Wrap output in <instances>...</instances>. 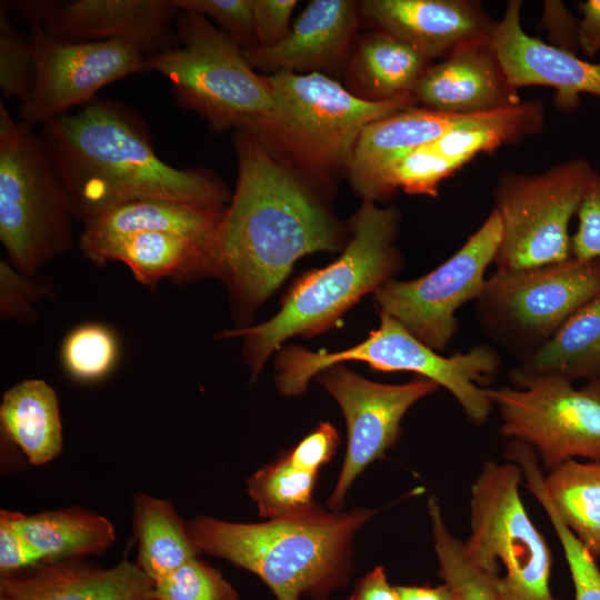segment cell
I'll return each mask as SVG.
<instances>
[{
	"mask_svg": "<svg viewBox=\"0 0 600 600\" xmlns=\"http://www.w3.org/2000/svg\"><path fill=\"white\" fill-rule=\"evenodd\" d=\"M347 361L367 363L380 372H412L448 390L468 419L480 426L489 418L492 403L484 392L501 367V358L489 344L446 357L414 338L394 319L380 314L376 330L361 342L336 352L311 351L286 346L276 360V386L286 397L307 390L313 377Z\"/></svg>",
	"mask_w": 600,
	"mask_h": 600,
	"instance_id": "obj_6",
	"label": "cell"
},
{
	"mask_svg": "<svg viewBox=\"0 0 600 600\" xmlns=\"http://www.w3.org/2000/svg\"><path fill=\"white\" fill-rule=\"evenodd\" d=\"M42 562L23 538L18 511H0V574L19 571Z\"/></svg>",
	"mask_w": 600,
	"mask_h": 600,
	"instance_id": "obj_43",
	"label": "cell"
},
{
	"mask_svg": "<svg viewBox=\"0 0 600 600\" xmlns=\"http://www.w3.org/2000/svg\"><path fill=\"white\" fill-rule=\"evenodd\" d=\"M154 600V599H153Z\"/></svg>",
	"mask_w": 600,
	"mask_h": 600,
	"instance_id": "obj_49",
	"label": "cell"
},
{
	"mask_svg": "<svg viewBox=\"0 0 600 600\" xmlns=\"http://www.w3.org/2000/svg\"><path fill=\"white\" fill-rule=\"evenodd\" d=\"M119 341L113 330L90 322L73 328L64 338L60 358L67 373L82 382L107 377L119 359Z\"/></svg>",
	"mask_w": 600,
	"mask_h": 600,
	"instance_id": "obj_35",
	"label": "cell"
},
{
	"mask_svg": "<svg viewBox=\"0 0 600 600\" xmlns=\"http://www.w3.org/2000/svg\"><path fill=\"white\" fill-rule=\"evenodd\" d=\"M397 589L401 600H457L446 582L437 587L397 586Z\"/></svg>",
	"mask_w": 600,
	"mask_h": 600,
	"instance_id": "obj_48",
	"label": "cell"
},
{
	"mask_svg": "<svg viewBox=\"0 0 600 600\" xmlns=\"http://www.w3.org/2000/svg\"><path fill=\"white\" fill-rule=\"evenodd\" d=\"M427 508L431 519L439 574L452 589L457 600H499L492 581L466 556L463 541L447 528L434 498H429Z\"/></svg>",
	"mask_w": 600,
	"mask_h": 600,
	"instance_id": "obj_33",
	"label": "cell"
},
{
	"mask_svg": "<svg viewBox=\"0 0 600 600\" xmlns=\"http://www.w3.org/2000/svg\"><path fill=\"white\" fill-rule=\"evenodd\" d=\"M132 512L138 544L136 563L153 582L198 557L189 523L169 499L134 494Z\"/></svg>",
	"mask_w": 600,
	"mask_h": 600,
	"instance_id": "obj_28",
	"label": "cell"
},
{
	"mask_svg": "<svg viewBox=\"0 0 600 600\" xmlns=\"http://www.w3.org/2000/svg\"><path fill=\"white\" fill-rule=\"evenodd\" d=\"M317 379L338 402L348 428L344 461L329 499L330 509L339 511L356 478L397 442L408 410L439 386L421 377L401 384L380 383L342 364L324 369Z\"/></svg>",
	"mask_w": 600,
	"mask_h": 600,
	"instance_id": "obj_15",
	"label": "cell"
},
{
	"mask_svg": "<svg viewBox=\"0 0 600 600\" xmlns=\"http://www.w3.org/2000/svg\"><path fill=\"white\" fill-rule=\"evenodd\" d=\"M174 0L59 1L46 29L74 42L121 40L146 58L178 43Z\"/></svg>",
	"mask_w": 600,
	"mask_h": 600,
	"instance_id": "obj_16",
	"label": "cell"
},
{
	"mask_svg": "<svg viewBox=\"0 0 600 600\" xmlns=\"http://www.w3.org/2000/svg\"><path fill=\"white\" fill-rule=\"evenodd\" d=\"M546 513L563 549L576 600H600V569L596 558L562 522L552 507H548Z\"/></svg>",
	"mask_w": 600,
	"mask_h": 600,
	"instance_id": "obj_39",
	"label": "cell"
},
{
	"mask_svg": "<svg viewBox=\"0 0 600 600\" xmlns=\"http://www.w3.org/2000/svg\"><path fill=\"white\" fill-rule=\"evenodd\" d=\"M600 380V296L572 314L539 350L509 372L513 386L533 377Z\"/></svg>",
	"mask_w": 600,
	"mask_h": 600,
	"instance_id": "obj_25",
	"label": "cell"
},
{
	"mask_svg": "<svg viewBox=\"0 0 600 600\" xmlns=\"http://www.w3.org/2000/svg\"><path fill=\"white\" fill-rule=\"evenodd\" d=\"M360 9L429 61L448 57L470 40L491 37L497 24L474 0H366Z\"/></svg>",
	"mask_w": 600,
	"mask_h": 600,
	"instance_id": "obj_20",
	"label": "cell"
},
{
	"mask_svg": "<svg viewBox=\"0 0 600 600\" xmlns=\"http://www.w3.org/2000/svg\"><path fill=\"white\" fill-rule=\"evenodd\" d=\"M429 60L398 38L382 31L369 34L356 57V74L367 99L381 101L413 96Z\"/></svg>",
	"mask_w": 600,
	"mask_h": 600,
	"instance_id": "obj_31",
	"label": "cell"
},
{
	"mask_svg": "<svg viewBox=\"0 0 600 600\" xmlns=\"http://www.w3.org/2000/svg\"><path fill=\"white\" fill-rule=\"evenodd\" d=\"M180 12L211 18L242 49L258 47L252 0H174Z\"/></svg>",
	"mask_w": 600,
	"mask_h": 600,
	"instance_id": "obj_38",
	"label": "cell"
},
{
	"mask_svg": "<svg viewBox=\"0 0 600 600\" xmlns=\"http://www.w3.org/2000/svg\"><path fill=\"white\" fill-rule=\"evenodd\" d=\"M238 177L216 237V278L237 311L252 313L303 256L349 238L324 201L258 138L237 131Z\"/></svg>",
	"mask_w": 600,
	"mask_h": 600,
	"instance_id": "obj_1",
	"label": "cell"
},
{
	"mask_svg": "<svg viewBox=\"0 0 600 600\" xmlns=\"http://www.w3.org/2000/svg\"><path fill=\"white\" fill-rule=\"evenodd\" d=\"M339 441L337 429L330 422H321L286 454L294 467L318 473L336 453Z\"/></svg>",
	"mask_w": 600,
	"mask_h": 600,
	"instance_id": "obj_42",
	"label": "cell"
},
{
	"mask_svg": "<svg viewBox=\"0 0 600 600\" xmlns=\"http://www.w3.org/2000/svg\"><path fill=\"white\" fill-rule=\"evenodd\" d=\"M18 526L42 562L100 556L117 539L108 518L79 506L33 514L18 512Z\"/></svg>",
	"mask_w": 600,
	"mask_h": 600,
	"instance_id": "obj_27",
	"label": "cell"
},
{
	"mask_svg": "<svg viewBox=\"0 0 600 600\" xmlns=\"http://www.w3.org/2000/svg\"><path fill=\"white\" fill-rule=\"evenodd\" d=\"M272 89L271 117L252 136L306 168L348 167L353 146L368 124L414 107L413 96L374 101L354 96L321 72L266 76ZM251 134V133H250Z\"/></svg>",
	"mask_w": 600,
	"mask_h": 600,
	"instance_id": "obj_8",
	"label": "cell"
},
{
	"mask_svg": "<svg viewBox=\"0 0 600 600\" xmlns=\"http://www.w3.org/2000/svg\"><path fill=\"white\" fill-rule=\"evenodd\" d=\"M578 229L571 236V257L600 259V172H597L577 213Z\"/></svg>",
	"mask_w": 600,
	"mask_h": 600,
	"instance_id": "obj_41",
	"label": "cell"
},
{
	"mask_svg": "<svg viewBox=\"0 0 600 600\" xmlns=\"http://www.w3.org/2000/svg\"><path fill=\"white\" fill-rule=\"evenodd\" d=\"M39 134L82 224L132 201L230 202L228 188L213 173L164 162L143 119L124 103L96 98L74 114L48 121Z\"/></svg>",
	"mask_w": 600,
	"mask_h": 600,
	"instance_id": "obj_2",
	"label": "cell"
},
{
	"mask_svg": "<svg viewBox=\"0 0 600 600\" xmlns=\"http://www.w3.org/2000/svg\"><path fill=\"white\" fill-rule=\"evenodd\" d=\"M153 587L127 559L103 567L66 558L0 574V600H153Z\"/></svg>",
	"mask_w": 600,
	"mask_h": 600,
	"instance_id": "obj_19",
	"label": "cell"
},
{
	"mask_svg": "<svg viewBox=\"0 0 600 600\" xmlns=\"http://www.w3.org/2000/svg\"><path fill=\"white\" fill-rule=\"evenodd\" d=\"M0 423L4 437L33 466H43L62 451L59 400L43 380H23L7 390L0 404Z\"/></svg>",
	"mask_w": 600,
	"mask_h": 600,
	"instance_id": "obj_26",
	"label": "cell"
},
{
	"mask_svg": "<svg viewBox=\"0 0 600 600\" xmlns=\"http://www.w3.org/2000/svg\"><path fill=\"white\" fill-rule=\"evenodd\" d=\"M600 296V259L498 270L476 299L484 334L519 360L543 347L580 308Z\"/></svg>",
	"mask_w": 600,
	"mask_h": 600,
	"instance_id": "obj_10",
	"label": "cell"
},
{
	"mask_svg": "<svg viewBox=\"0 0 600 600\" xmlns=\"http://www.w3.org/2000/svg\"><path fill=\"white\" fill-rule=\"evenodd\" d=\"M400 222L398 208H380L363 199L351 219V237L337 260L297 278L279 311L267 321L219 333L218 338H243V360L252 380L286 340L328 331L362 297L394 279L403 264L396 246Z\"/></svg>",
	"mask_w": 600,
	"mask_h": 600,
	"instance_id": "obj_4",
	"label": "cell"
},
{
	"mask_svg": "<svg viewBox=\"0 0 600 600\" xmlns=\"http://www.w3.org/2000/svg\"><path fill=\"white\" fill-rule=\"evenodd\" d=\"M349 600H401L397 586L390 584L383 567H376L354 586Z\"/></svg>",
	"mask_w": 600,
	"mask_h": 600,
	"instance_id": "obj_47",
	"label": "cell"
},
{
	"mask_svg": "<svg viewBox=\"0 0 600 600\" xmlns=\"http://www.w3.org/2000/svg\"><path fill=\"white\" fill-rule=\"evenodd\" d=\"M562 522L594 557H600V462L568 460L543 478Z\"/></svg>",
	"mask_w": 600,
	"mask_h": 600,
	"instance_id": "obj_30",
	"label": "cell"
},
{
	"mask_svg": "<svg viewBox=\"0 0 600 600\" xmlns=\"http://www.w3.org/2000/svg\"><path fill=\"white\" fill-rule=\"evenodd\" d=\"M297 0H252L258 47H272L290 32V19Z\"/></svg>",
	"mask_w": 600,
	"mask_h": 600,
	"instance_id": "obj_44",
	"label": "cell"
},
{
	"mask_svg": "<svg viewBox=\"0 0 600 600\" xmlns=\"http://www.w3.org/2000/svg\"><path fill=\"white\" fill-rule=\"evenodd\" d=\"M582 17L578 22V47L584 56L596 57L600 52V0L578 3Z\"/></svg>",
	"mask_w": 600,
	"mask_h": 600,
	"instance_id": "obj_46",
	"label": "cell"
},
{
	"mask_svg": "<svg viewBox=\"0 0 600 600\" xmlns=\"http://www.w3.org/2000/svg\"><path fill=\"white\" fill-rule=\"evenodd\" d=\"M10 262H0V311L2 319L30 320L32 306L42 289Z\"/></svg>",
	"mask_w": 600,
	"mask_h": 600,
	"instance_id": "obj_40",
	"label": "cell"
},
{
	"mask_svg": "<svg viewBox=\"0 0 600 600\" xmlns=\"http://www.w3.org/2000/svg\"><path fill=\"white\" fill-rule=\"evenodd\" d=\"M358 6L350 0H313L289 34L272 47L242 49L254 70L270 72H319L336 64L346 53L356 30Z\"/></svg>",
	"mask_w": 600,
	"mask_h": 600,
	"instance_id": "obj_21",
	"label": "cell"
},
{
	"mask_svg": "<svg viewBox=\"0 0 600 600\" xmlns=\"http://www.w3.org/2000/svg\"><path fill=\"white\" fill-rule=\"evenodd\" d=\"M484 392L499 410L500 433L532 447L549 470L574 458L600 462V380L576 388L539 376Z\"/></svg>",
	"mask_w": 600,
	"mask_h": 600,
	"instance_id": "obj_12",
	"label": "cell"
},
{
	"mask_svg": "<svg viewBox=\"0 0 600 600\" xmlns=\"http://www.w3.org/2000/svg\"><path fill=\"white\" fill-rule=\"evenodd\" d=\"M216 237L162 231L130 234L108 244L92 262H122L146 286L162 279L186 282L216 277Z\"/></svg>",
	"mask_w": 600,
	"mask_h": 600,
	"instance_id": "obj_23",
	"label": "cell"
},
{
	"mask_svg": "<svg viewBox=\"0 0 600 600\" xmlns=\"http://www.w3.org/2000/svg\"><path fill=\"white\" fill-rule=\"evenodd\" d=\"M502 238L493 209L449 259L413 280L391 279L374 293L380 314L398 321L426 346L442 352L458 330L457 311L476 300L486 283Z\"/></svg>",
	"mask_w": 600,
	"mask_h": 600,
	"instance_id": "obj_13",
	"label": "cell"
},
{
	"mask_svg": "<svg viewBox=\"0 0 600 600\" xmlns=\"http://www.w3.org/2000/svg\"><path fill=\"white\" fill-rule=\"evenodd\" d=\"M226 207L149 199L110 209L83 224L79 247L91 262L111 242L136 233L162 231L213 237Z\"/></svg>",
	"mask_w": 600,
	"mask_h": 600,
	"instance_id": "obj_24",
	"label": "cell"
},
{
	"mask_svg": "<svg viewBox=\"0 0 600 600\" xmlns=\"http://www.w3.org/2000/svg\"><path fill=\"white\" fill-rule=\"evenodd\" d=\"M546 12L543 23L547 24L551 33L553 44L562 50L576 53L578 47V22L560 1H546Z\"/></svg>",
	"mask_w": 600,
	"mask_h": 600,
	"instance_id": "obj_45",
	"label": "cell"
},
{
	"mask_svg": "<svg viewBox=\"0 0 600 600\" xmlns=\"http://www.w3.org/2000/svg\"><path fill=\"white\" fill-rule=\"evenodd\" d=\"M36 79L18 119L31 127L86 107L107 84L148 71L146 57L121 41L74 42L51 34L43 24L30 27Z\"/></svg>",
	"mask_w": 600,
	"mask_h": 600,
	"instance_id": "obj_14",
	"label": "cell"
},
{
	"mask_svg": "<svg viewBox=\"0 0 600 600\" xmlns=\"http://www.w3.org/2000/svg\"><path fill=\"white\" fill-rule=\"evenodd\" d=\"M521 479L512 461L484 463L471 487L464 553L499 600H559L550 590L551 550L521 500Z\"/></svg>",
	"mask_w": 600,
	"mask_h": 600,
	"instance_id": "obj_9",
	"label": "cell"
},
{
	"mask_svg": "<svg viewBox=\"0 0 600 600\" xmlns=\"http://www.w3.org/2000/svg\"><path fill=\"white\" fill-rule=\"evenodd\" d=\"M318 473L294 467L287 454L270 463L246 481L247 492L261 517L271 519L293 518L312 511V496Z\"/></svg>",
	"mask_w": 600,
	"mask_h": 600,
	"instance_id": "obj_32",
	"label": "cell"
},
{
	"mask_svg": "<svg viewBox=\"0 0 600 600\" xmlns=\"http://www.w3.org/2000/svg\"><path fill=\"white\" fill-rule=\"evenodd\" d=\"M480 114L410 107L368 124L360 132L347 167L354 190L366 199L393 162Z\"/></svg>",
	"mask_w": 600,
	"mask_h": 600,
	"instance_id": "obj_22",
	"label": "cell"
},
{
	"mask_svg": "<svg viewBox=\"0 0 600 600\" xmlns=\"http://www.w3.org/2000/svg\"><path fill=\"white\" fill-rule=\"evenodd\" d=\"M491 37L464 42L441 62L429 66L413 90L416 101L456 114L491 112L520 103L519 89L510 83Z\"/></svg>",
	"mask_w": 600,
	"mask_h": 600,
	"instance_id": "obj_17",
	"label": "cell"
},
{
	"mask_svg": "<svg viewBox=\"0 0 600 600\" xmlns=\"http://www.w3.org/2000/svg\"><path fill=\"white\" fill-rule=\"evenodd\" d=\"M597 172L588 160L576 158L539 174L502 173L493 192V209L502 223L493 262L497 269H528L569 260L570 221Z\"/></svg>",
	"mask_w": 600,
	"mask_h": 600,
	"instance_id": "obj_11",
	"label": "cell"
},
{
	"mask_svg": "<svg viewBox=\"0 0 600 600\" xmlns=\"http://www.w3.org/2000/svg\"><path fill=\"white\" fill-rule=\"evenodd\" d=\"M544 106L539 100L484 112L423 146L442 157L467 164L479 153L516 143L543 129Z\"/></svg>",
	"mask_w": 600,
	"mask_h": 600,
	"instance_id": "obj_29",
	"label": "cell"
},
{
	"mask_svg": "<svg viewBox=\"0 0 600 600\" xmlns=\"http://www.w3.org/2000/svg\"><path fill=\"white\" fill-rule=\"evenodd\" d=\"M464 163L437 154L424 147L400 158L377 179L366 199L377 201L402 190L410 194L436 197L440 183Z\"/></svg>",
	"mask_w": 600,
	"mask_h": 600,
	"instance_id": "obj_34",
	"label": "cell"
},
{
	"mask_svg": "<svg viewBox=\"0 0 600 600\" xmlns=\"http://www.w3.org/2000/svg\"><path fill=\"white\" fill-rule=\"evenodd\" d=\"M154 600H239L237 590L211 564L198 557L156 581Z\"/></svg>",
	"mask_w": 600,
	"mask_h": 600,
	"instance_id": "obj_37",
	"label": "cell"
},
{
	"mask_svg": "<svg viewBox=\"0 0 600 600\" xmlns=\"http://www.w3.org/2000/svg\"><path fill=\"white\" fill-rule=\"evenodd\" d=\"M68 189L31 126L0 103V240L10 263L34 277L72 246Z\"/></svg>",
	"mask_w": 600,
	"mask_h": 600,
	"instance_id": "obj_7",
	"label": "cell"
},
{
	"mask_svg": "<svg viewBox=\"0 0 600 600\" xmlns=\"http://www.w3.org/2000/svg\"><path fill=\"white\" fill-rule=\"evenodd\" d=\"M377 510L356 507L240 523L199 516L189 529L199 552L259 577L278 600H327L353 571V538Z\"/></svg>",
	"mask_w": 600,
	"mask_h": 600,
	"instance_id": "obj_3",
	"label": "cell"
},
{
	"mask_svg": "<svg viewBox=\"0 0 600 600\" xmlns=\"http://www.w3.org/2000/svg\"><path fill=\"white\" fill-rule=\"evenodd\" d=\"M522 1L509 0L492 32V42L510 83L517 89L547 86L557 90L556 103L572 110L582 93L600 98V63L578 58L531 37L521 27Z\"/></svg>",
	"mask_w": 600,
	"mask_h": 600,
	"instance_id": "obj_18",
	"label": "cell"
},
{
	"mask_svg": "<svg viewBox=\"0 0 600 600\" xmlns=\"http://www.w3.org/2000/svg\"><path fill=\"white\" fill-rule=\"evenodd\" d=\"M178 43L146 58L148 71L167 78L181 108L197 112L216 131L254 133L272 114L266 76L250 67L242 48L202 16L180 12Z\"/></svg>",
	"mask_w": 600,
	"mask_h": 600,
	"instance_id": "obj_5",
	"label": "cell"
},
{
	"mask_svg": "<svg viewBox=\"0 0 600 600\" xmlns=\"http://www.w3.org/2000/svg\"><path fill=\"white\" fill-rule=\"evenodd\" d=\"M36 64L29 38L20 33L11 17V2H0V88L9 98L24 102L34 84Z\"/></svg>",
	"mask_w": 600,
	"mask_h": 600,
	"instance_id": "obj_36",
	"label": "cell"
}]
</instances>
